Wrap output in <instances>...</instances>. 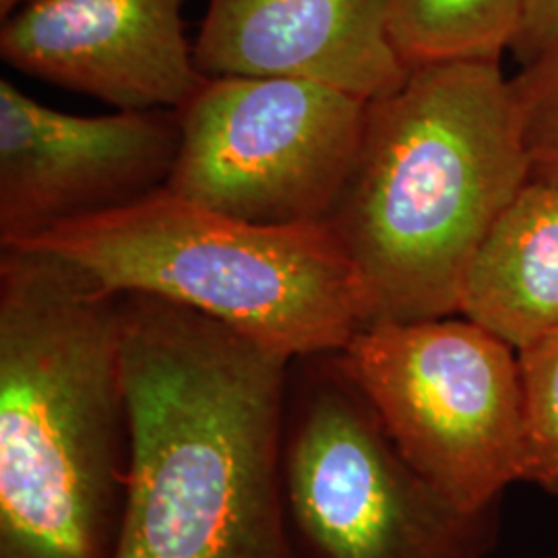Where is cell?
Masks as SVG:
<instances>
[{"mask_svg": "<svg viewBox=\"0 0 558 558\" xmlns=\"http://www.w3.org/2000/svg\"><path fill=\"white\" fill-rule=\"evenodd\" d=\"M129 472L110 558H294L281 495L292 359L226 323L120 294Z\"/></svg>", "mask_w": 558, "mask_h": 558, "instance_id": "obj_1", "label": "cell"}, {"mask_svg": "<svg viewBox=\"0 0 558 558\" xmlns=\"http://www.w3.org/2000/svg\"><path fill=\"white\" fill-rule=\"evenodd\" d=\"M129 472L120 294L40 246L0 255V558H110Z\"/></svg>", "mask_w": 558, "mask_h": 558, "instance_id": "obj_2", "label": "cell"}, {"mask_svg": "<svg viewBox=\"0 0 558 558\" xmlns=\"http://www.w3.org/2000/svg\"><path fill=\"white\" fill-rule=\"evenodd\" d=\"M532 180L497 60L410 69L368 101L359 154L327 221L371 323L459 315L468 274Z\"/></svg>", "mask_w": 558, "mask_h": 558, "instance_id": "obj_3", "label": "cell"}, {"mask_svg": "<svg viewBox=\"0 0 558 558\" xmlns=\"http://www.w3.org/2000/svg\"><path fill=\"white\" fill-rule=\"evenodd\" d=\"M21 246L75 260L117 294L193 308L292 360L336 354L368 325L359 274L329 221L259 226L161 189Z\"/></svg>", "mask_w": 558, "mask_h": 558, "instance_id": "obj_4", "label": "cell"}, {"mask_svg": "<svg viewBox=\"0 0 558 558\" xmlns=\"http://www.w3.org/2000/svg\"><path fill=\"white\" fill-rule=\"evenodd\" d=\"M281 495L294 558H484L499 509L461 511L399 453L336 354L292 360Z\"/></svg>", "mask_w": 558, "mask_h": 558, "instance_id": "obj_5", "label": "cell"}, {"mask_svg": "<svg viewBox=\"0 0 558 558\" xmlns=\"http://www.w3.org/2000/svg\"><path fill=\"white\" fill-rule=\"evenodd\" d=\"M399 453L461 511L525 476L518 348L476 320L371 323L336 352Z\"/></svg>", "mask_w": 558, "mask_h": 558, "instance_id": "obj_6", "label": "cell"}, {"mask_svg": "<svg viewBox=\"0 0 558 558\" xmlns=\"http://www.w3.org/2000/svg\"><path fill=\"white\" fill-rule=\"evenodd\" d=\"M368 101L319 81L205 77L179 108L166 189L259 226L327 221L359 154Z\"/></svg>", "mask_w": 558, "mask_h": 558, "instance_id": "obj_7", "label": "cell"}, {"mask_svg": "<svg viewBox=\"0 0 558 558\" xmlns=\"http://www.w3.org/2000/svg\"><path fill=\"white\" fill-rule=\"evenodd\" d=\"M179 149L177 110L73 117L0 80V246L158 193Z\"/></svg>", "mask_w": 558, "mask_h": 558, "instance_id": "obj_8", "label": "cell"}, {"mask_svg": "<svg viewBox=\"0 0 558 558\" xmlns=\"http://www.w3.org/2000/svg\"><path fill=\"white\" fill-rule=\"evenodd\" d=\"M184 0H25L2 20L0 57L25 75L119 110H179L205 75Z\"/></svg>", "mask_w": 558, "mask_h": 558, "instance_id": "obj_9", "label": "cell"}, {"mask_svg": "<svg viewBox=\"0 0 558 558\" xmlns=\"http://www.w3.org/2000/svg\"><path fill=\"white\" fill-rule=\"evenodd\" d=\"M195 64L205 77L319 81L373 101L408 77L387 0H207Z\"/></svg>", "mask_w": 558, "mask_h": 558, "instance_id": "obj_10", "label": "cell"}, {"mask_svg": "<svg viewBox=\"0 0 558 558\" xmlns=\"http://www.w3.org/2000/svg\"><path fill=\"white\" fill-rule=\"evenodd\" d=\"M459 315L511 345L558 327V184L530 180L474 260Z\"/></svg>", "mask_w": 558, "mask_h": 558, "instance_id": "obj_11", "label": "cell"}, {"mask_svg": "<svg viewBox=\"0 0 558 558\" xmlns=\"http://www.w3.org/2000/svg\"><path fill=\"white\" fill-rule=\"evenodd\" d=\"M525 0H387L389 38L405 69L497 60L511 50Z\"/></svg>", "mask_w": 558, "mask_h": 558, "instance_id": "obj_12", "label": "cell"}, {"mask_svg": "<svg viewBox=\"0 0 558 558\" xmlns=\"http://www.w3.org/2000/svg\"><path fill=\"white\" fill-rule=\"evenodd\" d=\"M525 405V476L558 497V327L518 348Z\"/></svg>", "mask_w": 558, "mask_h": 558, "instance_id": "obj_13", "label": "cell"}, {"mask_svg": "<svg viewBox=\"0 0 558 558\" xmlns=\"http://www.w3.org/2000/svg\"><path fill=\"white\" fill-rule=\"evenodd\" d=\"M509 81L532 180L558 184V44Z\"/></svg>", "mask_w": 558, "mask_h": 558, "instance_id": "obj_14", "label": "cell"}, {"mask_svg": "<svg viewBox=\"0 0 558 558\" xmlns=\"http://www.w3.org/2000/svg\"><path fill=\"white\" fill-rule=\"evenodd\" d=\"M558 44V0H525L518 36L511 46L515 59L525 64Z\"/></svg>", "mask_w": 558, "mask_h": 558, "instance_id": "obj_15", "label": "cell"}, {"mask_svg": "<svg viewBox=\"0 0 558 558\" xmlns=\"http://www.w3.org/2000/svg\"><path fill=\"white\" fill-rule=\"evenodd\" d=\"M25 0H0V17L7 20L11 13H15Z\"/></svg>", "mask_w": 558, "mask_h": 558, "instance_id": "obj_16", "label": "cell"}]
</instances>
